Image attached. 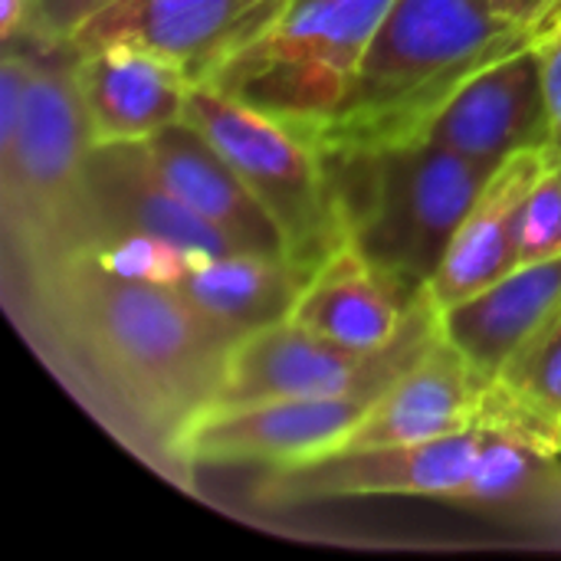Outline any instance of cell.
I'll list each match as a JSON object with an SVG mask.
<instances>
[{"label":"cell","instance_id":"obj_29","mask_svg":"<svg viewBox=\"0 0 561 561\" xmlns=\"http://www.w3.org/2000/svg\"><path fill=\"white\" fill-rule=\"evenodd\" d=\"M33 7H36V0H33Z\"/></svg>","mask_w":561,"mask_h":561},{"label":"cell","instance_id":"obj_22","mask_svg":"<svg viewBox=\"0 0 561 561\" xmlns=\"http://www.w3.org/2000/svg\"><path fill=\"white\" fill-rule=\"evenodd\" d=\"M516 250L519 266L561 256V178L552 164L523 201L516 224Z\"/></svg>","mask_w":561,"mask_h":561},{"label":"cell","instance_id":"obj_28","mask_svg":"<svg viewBox=\"0 0 561 561\" xmlns=\"http://www.w3.org/2000/svg\"><path fill=\"white\" fill-rule=\"evenodd\" d=\"M549 164H552V168L559 171V178H561V158H556V161H549Z\"/></svg>","mask_w":561,"mask_h":561},{"label":"cell","instance_id":"obj_23","mask_svg":"<svg viewBox=\"0 0 561 561\" xmlns=\"http://www.w3.org/2000/svg\"><path fill=\"white\" fill-rule=\"evenodd\" d=\"M95 260L122 276H131V279H148V283H161V286H174L187 270L191 263H197L191 253L164 243V240H154V237H118V240H108Z\"/></svg>","mask_w":561,"mask_h":561},{"label":"cell","instance_id":"obj_16","mask_svg":"<svg viewBox=\"0 0 561 561\" xmlns=\"http://www.w3.org/2000/svg\"><path fill=\"white\" fill-rule=\"evenodd\" d=\"M561 312V256L516 266L483 293L437 312L444 339L490 385Z\"/></svg>","mask_w":561,"mask_h":561},{"label":"cell","instance_id":"obj_2","mask_svg":"<svg viewBox=\"0 0 561 561\" xmlns=\"http://www.w3.org/2000/svg\"><path fill=\"white\" fill-rule=\"evenodd\" d=\"M536 39L533 30L503 20L493 0H394L345 99L312 141L325 158L421 141L480 72Z\"/></svg>","mask_w":561,"mask_h":561},{"label":"cell","instance_id":"obj_26","mask_svg":"<svg viewBox=\"0 0 561 561\" xmlns=\"http://www.w3.org/2000/svg\"><path fill=\"white\" fill-rule=\"evenodd\" d=\"M496 13L510 20L513 26L533 30L536 36L546 33L552 16L561 10V0H493Z\"/></svg>","mask_w":561,"mask_h":561},{"label":"cell","instance_id":"obj_17","mask_svg":"<svg viewBox=\"0 0 561 561\" xmlns=\"http://www.w3.org/2000/svg\"><path fill=\"white\" fill-rule=\"evenodd\" d=\"M158 178L204 220L230 233L247 253L286 256L273 217L260 207L230 161L191 125L174 122L141 141Z\"/></svg>","mask_w":561,"mask_h":561},{"label":"cell","instance_id":"obj_15","mask_svg":"<svg viewBox=\"0 0 561 561\" xmlns=\"http://www.w3.org/2000/svg\"><path fill=\"white\" fill-rule=\"evenodd\" d=\"M549 158L542 148H529L503 161L493 178L486 181L483 194L470 207L467 220L460 224L440 270L424 289V302L434 312H444L506 273L519 266V250H516V224L523 201L536 187V181L546 174Z\"/></svg>","mask_w":561,"mask_h":561},{"label":"cell","instance_id":"obj_21","mask_svg":"<svg viewBox=\"0 0 561 561\" xmlns=\"http://www.w3.org/2000/svg\"><path fill=\"white\" fill-rule=\"evenodd\" d=\"M496 381L519 401L561 421V312L513 355Z\"/></svg>","mask_w":561,"mask_h":561},{"label":"cell","instance_id":"obj_19","mask_svg":"<svg viewBox=\"0 0 561 561\" xmlns=\"http://www.w3.org/2000/svg\"><path fill=\"white\" fill-rule=\"evenodd\" d=\"M408 309L358 247L345 240L309 276L289 319L348 348L375 352L404 329Z\"/></svg>","mask_w":561,"mask_h":561},{"label":"cell","instance_id":"obj_1","mask_svg":"<svg viewBox=\"0 0 561 561\" xmlns=\"http://www.w3.org/2000/svg\"><path fill=\"white\" fill-rule=\"evenodd\" d=\"M20 339L141 463L194 493L187 431L214 408L230 345L174 286L122 276L89 256L3 276Z\"/></svg>","mask_w":561,"mask_h":561},{"label":"cell","instance_id":"obj_9","mask_svg":"<svg viewBox=\"0 0 561 561\" xmlns=\"http://www.w3.org/2000/svg\"><path fill=\"white\" fill-rule=\"evenodd\" d=\"M378 398H293L207 411L184 437V460L194 470L204 463H260L270 470L309 463L342 450Z\"/></svg>","mask_w":561,"mask_h":561},{"label":"cell","instance_id":"obj_7","mask_svg":"<svg viewBox=\"0 0 561 561\" xmlns=\"http://www.w3.org/2000/svg\"><path fill=\"white\" fill-rule=\"evenodd\" d=\"M437 329V312L424 296L408 309L404 329L375 352L348 348L296 325L293 319L266 325L233 345L224 388L210 411L293 398L385 394Z\"/></svg>","mask_w":561,"mask_h":561},{"label":"cell","instance_id":"obj_3","mask_svg":"<svg viewBox=\"0 0 561 561\" xmlns=\"http://www.w3.org/2000/svg\"><path fill=\"white\" fill-rule=\"evenodd\" d=\"M89 151L76 53L36 46L20 131L0 151L3 276H23L102 247L85 184Z\"/></svg>","mask_w":561,"mask_h":561},{"label":"cell","instance_id":"obj_14","mask_svg":"<svg viewBox=\"0 0 561 561\" xmlns=\"http://www.w3.org/2000/svg\"><path fill=\"white\" fill-rule=\"evenodd\" d=\"M483 388L467 358L437 329L421 355L371 404L342 450L421 444L470 431L477 427Z\"/></svg>","mask_w":561,"mask_h":561},{"label":"cell","instance_id":"obj_20","mask_svg":"<svg viewBox=\"0 0 561 561\" xmlns=\"http://www.w3.org/2000/svg\"><path fill=\"white\" fill-rule=\"evenodd\" d=\"M477 427H480V457L467 486L457 493L454 503L500 510V506H516L549 490L556 467L561 463L559 454L546 450L542 444L503 424L477 421Z\"/></svg>","mask_w":561,"mask_h":561},{"label":"cell","instance_id":"obj_27","mask_svg":"<svg viewBox=\"0 0 561 561\" xmlns=\"http://www.w3.org/2000/svg\"><path fill=\"white\" fill-rule=\"evenodd\" d=\"M546 33H556V36H561V10L552 16V23L546 26ZM546 33H542V36H546Z\"/></svg>","mask_w":561,"mask_h":561},{"label":"cell","instance_id":"obj_24","mask_svg":"<svg viewBox=\"0 0 561 561\" xmlns=\"http://www.w3.org/2000/svg\"><path fill=\"white\" fill-rule=\"evenodd\" d=\"M118 0H36L30 26H26V43L33 46H49L59 49L72 39V33L92 20L95 13H102L105 7H112Z\"/></svg>","mask_w":561,"mask_h":561},{"label":"cell","instance_id":"obj_4","mask_svg":"<svg viewBox=\"0 0 561 561\" xmlns=\"http://www.w3.org/2000/svg\"><path fill=\"white\" fill-rule=\"evenodd\" d=\"M329 164L348 243L358 247L404 306L424 296L496 171L434 138L375 154L329 158Z\"/></svg>","mask_w":561,"mask_h":561},{"label":"cell","instance_id":"obj_8","mask_svg":"<svg viewBox=\"0 0 561 561\" xmlns=\"http://www.w3.org/2000/svg\"><path fill=\"white\" fill-rule=\"evenodd\" d=\"M480 457V427L421 444L335 450L329 457L270 470L260 486L266 506H306L355 496L457 500Z\"/></svg>","mask_w":561,"mask_h":561},{"label":"cell","instance_id":"obj_25","mask_svg":"<svg viewBox=\"0 0 561 561\" xmlns=\"http://www.w3.org/2000/svg\"><path fill=\"white\" fill-rule=\"evenodd\" d=\"M536 56L542 66V89H546V105H549V141H546V158H561V36L546 33L536 39Z\"/></svg>","mask_w":561,"mask_h":561},{"label":"cell","instance_id":"obj_18","mask_svg":"<svg viewBox=\"0 0 561 561\" xmlns=\"http://www.w3.org/2000/svg\"><path fill=\"white\" fill-rule=\"evenodd\" d=\"M312 273L286 256L233 253L191 263L174 293L230 348L253 332L286 322Z\"/></svg>","mask_w":561,"mask_h":561},{"label":"cell","instance_id":"obj_11","mask_svg":"<svg viewBox=\"0 0 561 561\" xmlns=\"http://www.w3.org/2000/svg\"><path fill=\"white\" fill-rule=\"evenodd\" d=\"M85 184L99 220L102 247L118 237H154L191 253L194 260L247 253L230 233L194 214L158 178L141 141L92 145L85 164Z\"/></svg>","mask_w":561,"mask_h":561},{"label":"cell","instance_id":"obj_10","mask_svg":"<svg viewBox=\"0 0 561 561\" xmlns=\"http://www.w3.org/2000/svg\"><path fill=\"white\" fill-rule=\"evenodd\" d=\"M286 0H118L85 20L66 49L135 43L181 62L197 82L210 79L247 46Z\"/></svg>","mask_w":561,"mask_h":561},{"label":"cell","instance_id":"obj_6","mask_svg":"<svg viewBox=\"0 0 561 561\" xmlns=\"http://www.w3.org/2000/svg\"><path fill=\"white\" fill-rule=\"evenodd\" d=\"M184 122L230 161L273 217L289 263L316 273L348 240L332 164L312 138L237 102L214 82L191 89Z\"/></svg>","mask_w":561,"mask_h":561},{"label":"cell","instance_id":"obj_13","mask_svg":"<svg viewBox=\"0 0 561 561\" xmlns=\"http://www.w3.org/2000/svg\"><path fill=\"white\" fill-rule=\"evenodd\" d=\"M427 138L486 168H500L529 148L546 151L549 105L536 46L480 72L440 112Z\"/></svg>","mask_w":561,"mask_h":561},{"label":"cell","instance_id":"obj_5","mask_svg":"<svg viewBox=\"0 0 561 561\" xmlns=\"http://www.w3.org/2000/svg\"><path fill=\"white\" fill-rule=\"evenodd\" d=\"M394 0H286L210 79L237 102L312 138L345 89Z\"/></svg>","mask_w":561,"mask_h":561},{"label":"cell","instance_id":"obj_12","mask_svg":"<svg viewBox=\"0 0 561 561\" xmlns=\"http://www.w3.org/2000/svg\"><path fill=\"white\" fill-rule=\"evenodd\" d=\"M76 69L92 145L148 141L161 128L184 122L197 85L181 62L135 43L76 53Z\"/></svg>","mask_w":561,"mask_h":561}]
</instances>
